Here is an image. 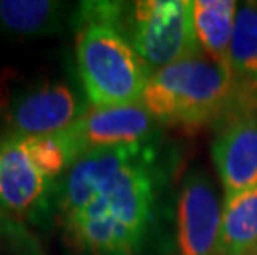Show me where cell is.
Wrapping results in <instances>:
<instances>
[{
	"label": "cell",
	"instance_id": "cell-1",
	"mask_svg": "<svg viewBox=\"0 0 257 255\" xmlns=\"http://www.w3.org/2000/svg\"><path fill=\"white\" fill-rule=\"evenodd\" d=\"M232 100L231 70L198 55L153 73L141 105L158 123L201 126L231 110Z\"/></svg>",
	"mask_w": 257,
	"mask_h": 255
},
{
	"label": "cell",
	"instance_id": "cell-2",
	"mask_svg": "<svg viewBox=\"0 0 257 255\" xmlns=\"http://www.w3.org/2000/svg\"><path fill=\"white\" fill-rule=\"evenodd\" d=\"M76 63L86 98L95 108L141 103L151 70L116 27L81 22Z\"/></svg>",
	"mask_w": 257,
	"mask_h": 255
},
{
	"label": "cell",
	"instance_id": "cell-3",
	"mask_svg": "<svg viewBox=\"0 0 257 255\" xmlns=\"http://www.w3.org/2000/svg\"><path fill=\"white\" fill-rule=\"evenodd\" d=\"M130 34L131 45L151 73L202 52L189 0H141L133 4Z\"/></svg>",
	"mask_w": 257,
	"mask_h": 255
},
{
	"label": "cell",
	"instance_id": "cell-4",
	"mask_svg": "<svg viewBox=\"0 0 257 255\" xmlns=\"http://www.w3.org/2000/svg\"><path fill=\"white\" fill-rule=\"evenodd\" d=\"M151 153L153 151L124 166L110 181L105 182L95 199L80 214L63 224L81 217H105L145 238L155 204Z\"/></svg>",
	"mask_w": 257,
	"mask_h": 255
},
{
	"label": "cell",
	"instance_id": "cell-5",
	"mask_svg": "<svg viewBox=\"0 0 257 255\" xmlns=\"http://www.w3.org/2000/svg\"><path fill=\"white\" fill-rule=\"evenodd\" d=\"M156 119L141 105L86 110L63 133L73 161L95 149L150 144Z\"/></svg>",
	"mask_w": 257,
	"mask_h": 255
},
{
	"label": "cell",
	"instance_id": "cell-6",
	"mask_svg": "<svg viewBox=\"0 0 257 255\" xmlns=\"http://www.w3.org/2000/svg\"><path fill=\"white\" fill-rule=\"evenodd\" d=\"M83 113L67 85L45 83L10 100L4 108V119L14 138H32L65 131Z\"/></svg>",
	"mask_w": 257,
	"mask_h": 255
},
{
	"label": "cell",
	"instance_id": "cell-7",
	"mask_svg": "<svg viewBox=\"0 0 257 255\" xmlns=\"http://www.w3.org/2000/svg\"><path fill=\"white\" fill-rule=\"evenodd\" d=\"M221 217L211 182L202 174H191L178 197L179 255H219Z\"/></svg>",
	"mask_w": 257,
	"mask_h": 255
},
{
	"label": "cell",
	"instance_id": "cell-8",
	"mask_svg": "<svg viewBox=\"0 0 257 255\" xmlns=\"http://www.w3.org/2000/svg\"><path fill=\"white\" fill-rule=\"evenodd\" d=\"M150 151H153L151 144L118 146V148L95 149L78 157L65 177L60 196L63 222L80 214L95 199L105 182L110 181L116 172Z\"/></svg>",
	"mask_w": 257,
	"mask_h": 255
},
{
	"label": "cell",
	"instance_id": "cell-9",
	"mask_svg": "<svg viewBox=\"0 0 257 255\" xmlns=\"http://www.w3.org/2000/svg\"><path fill=\"white\" fill-rule=\"evenodd\" d=\"M212 159L226 196L257 186V115L229 119L212 144Z\"/></svg>",
	"mask_w": 257,
	"mask_h": 255
},
{
	"label": "cell",
	"instance_id": "cell-10",
	"mask_svg": "<svg viewBox=\"0 0 257 255\" xmlns=\"http://www.w3.org/2000/svg\"><path fill=\"white\" fill-rule=\"evenodd\" d=\"M48 179L35 166L22 138L0 144V207L25 212L42 199Z\"/></svg>",
	"mask_w": 257,
	"mask_h": 255
},
{
	"label": "cell",
	"instance_id": "cell-11",
	"mask_svg": "<svg viewBox=\"0 0 257 255\" xmlns=\"http://www.w3.org/2000/svg\"><path fill=\"white\" fill-rule=\"evenodd\" d=\"M229 58L234 78L232 106L237 108L234 116L257 115V4L237 9Z\"/></svg>",
	"mask_w": 257,
	"mask_h": 255
},
{
	"label": "cell",
	"instance_id": "cell-12",
	"mask_svg": "<svg viewBox=\"0 0 257 255\" xmlns=\"http://www.w3.org/2000/svg\"><path fill=\"white\" fill-rule=\"evenodd\" d=\"M234 0H193L194 30L207 58L231 70V40L237 15Z\"/></svg>",
	"mask_w": 257,
	"mask_h": 255
},
{
	"label": "cell",
	"instance_id": "cell-13",
	"mask_svg": "<svg viewBox=\"0 0 257 255\" xmlns=\"http://www.w3.org/2000/svg\"><path fill=\"white\" fill-rule=\"evenodd\" d=\"M257 252V186L226 196L221 217L219 255Z\"/></svg>",
	"mask_w": 257,
	"mask_h": 255
},
{
	"label": "cell",
	"instance_id": "cell-14",
	"mask_svg": "<svg viewBox=\"0 0 257 255\" xmlns=\"http://www.w3.org/2000/svg\"><path fill=\"white\" fill-rule=\"evenodd\" d=\"M63 22V4L50 0H0V27L17 37L53 34Z\"/></svg>",
	"mask_w": 257,
	"mask_h": 255
},
{
	"label": "cell",
	"instance_id": "cell-15",
	"mask_svg": "<svg viewBox=\"0 0 257 255\" xmlns=\"http://www.w3.org/2000/svg\"><path fill=\"white\" fill-rule=\"evenodd\" d=\"M27 146L35 166L48 179V182L57 179L67 167H72L73 156L70 153L68 143L63 133L45 134V136L22 138Z\"/></svg>",
	"mask_w": 257,
	"mask_h": 255
}]
</instances>
